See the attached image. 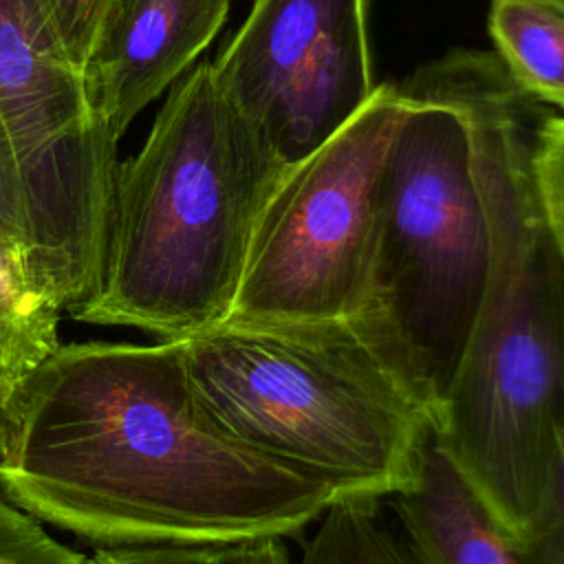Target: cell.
<instances>
[{
	"label": "cell",
	"instance_id": "6da1fadb",
	"mask_svg": "<svg viewBox=\"0 0 564 564\" xmlns=\"http://www.w3.org/2000/svg\"><path fill=\"white\" fill-rule=\"evenodd\" d=\"M7 414L4 498L95 546L289 538L346 498L223 434L181 339L59 344Z\"/></svg>",
	"mask_w": 564,
	"mask_h": 564
},
{
	"label": "cell",
	"instance_id": "7a4b0ae2",
	"mask_svg": "<svg viewBox=\"0 0 564 564\" xmlns=\"http://www.w3.org/2000/svg\"><path fill=\"white\" fill-rule=\"evenodd\" d=\"M399 88L449 104L467 130L489 271L432 441L516 546L542 507L564 412V245L538 176L553 108L487 51H449Z\"/></svg>",
	"mask_w": 564,
	"mask_h": 564
},
{
	"label": "cell",
	"instance_id": "3957f363",
	"mask_svg": "<svg viewBox=\"0 0 564 564\" xmlns=\"http://www.w3.org/2000/svg\"><path fill=\"white\" fill-rule=\"evenodd\" d=\"M192 392L236 443L344 496L408 491L436 410L375 300L324 319L223 322L181 339Z\"/></svg>",
	"mask_w": 564,
	"mask_h": 564
},
{
	"label": "cell",
	"instance_id": "277c9868",
	"mask_svg": "<svg viewBox=\"0 0 564 564\" xmlns=\"http://www.w3.org/2000/svg\"><path fill=\"white\" fill-rule=\"evenodd\" d=\"M286 170L218 88L209 62L189 70L141 150L117 165L101 280L70 317L154 339L223 324Z\"/></svg>",
	"mask_w": 564,
	"mask_h": 564
},
{
	"label": "cell",
	"instance_id": "5b68a950",
	"mask_svg": "<svg viewBox=\"0 0 564 564\" xmlns=\"http://www.w3.org/2000/svg\"><path fill=\"white\" fill-rule=\"evenodd\" d=\"M401 95L379 176L375 300L438 410L487 282L489 229L460 115Z\"/></svg>",
	"mask_w": 564,
	"mask_h": 564
},
{
	"label": "cell",
	"instance_id": "8992f818",
	"mask_svg": "<svg viewBox=\"0 0 564 564\" xmlns=\"http://www.w3.org/2000/svg\"><path fill=\"white\" fill-rule=\"evenodd\" d=\"M0 108L22 174L26 267L70 311L101 280L117 141L35 0H0Z\"/></svg>",
	"mask_w": 564,
	"mask_h": 564
},
{
	"label": "cell",
	"instance_id": "52a82bcc",
	"mask_svg": "<svg viewBox=\"0 0 564 564\" xmlns=\"http://www.w3.org/2000/svg\"><path fill=\"white\" fill-rule=\"evenodd\" d=\"M403 106L401 90L381 84L341 132L289 165L225 322L344 317L375 302L379 176Z\"/></svg>",
	"mask_w": 564,
	"mask_h": 564
},
{
	"label": "cell",
	"instance_id": "ba28073f",
	"mask_svg": "<svg viewBox=\"0 0 564 564\" xmlns=\"http://www.w3.org/2000/svg\"><path fill=\"white\" fill-rule=\"evenodd\" d=\"M225 97L293 165L372 99L368 0H253L209 62Z\"/></svg>",
	"mask_w": 564,
	"mask_h": 564
},
{
	"label": "cell",
	"instance_id": "9c48e42d",
	"mask_svg": "<svg viewBox=\"0 0 564 564\" xmlns=\"http://www.w3.org/2000/svg\"><path fill=\"white\" fill-rule=\"evenodd\" d=\"M231 0H106L82 68L93 117L119 143L212 44Z\"/></svg>",
	"mask_w": 564,
	"mask_h": 564
},
{
	"label": "cell",
	"instance_id": "30bf717a",
	"mask_svg": "<svg viewBox=\"0 0 564 564\" xmlns=\"http://www.w3.org/2000/svg\"><path fill=\"white\" fill-rule=\"evenodd\" d=\"M390 500L414 564H531L434 441L423 452L416 482Z\"/></svg>",
	"mask_w": 564,
	"mask_h": 564
},
{
	"label": "cell",
	"instance_id": "8fae6325",
	"mask_svg": "<svg viewBox=\"0 0 564 564\" xmlns=\"http://www.w3.org/2000/svg\"><path fill=\"white\" fill-rule=\"evenodd\" d=\"M62 306L40 286L22 251L0 242V405L59 348Z\"/></svg>",
	"mask_w": 564,
	"mask_h": 564
},
{
	"label": "cell",
	"instance_id": "7c38bea8",
	"mask_svg": "<svg viewBox=\"0 0 564 564\" xmlns=\"http://www.w3.org/2000/svg\"><path fill=\"white\" fill-rule=\"evenodd\" d=\"M487 26L511 79L564 115V11L546 0H491Z\"/></svg>",
	"mask_w": 564,
	"mask_h": 564
},
{
	"label": "cell",
	"instance_id": "4fadbf2b",
	"mask_svg": "<svg viewBox=\"0 0 564 564\" xmlns=\"http://www.w3.org/2000/svg\"><path fill=\"white\" fill-rule=\"evenodd\" d=\"M295 564H414L408 549L386 527L379 498L346 496L319 518Z\"/></svg>",
	"mask_w": 564,
	"mask_h": 564
},
{
	"label": "cell",
	"instance_id": "5bb4252c",
	"mask_svg": "<svg viewBox=\"0 0 564 564\" xmlns=\"http://www.w3.org/2000/svg\"><path fill=\"white\" fill-rule=\"evenodd\" d=\"M86 564H295L284 538H247L196 544L95 546Z\"/></svg>",
	"mask_w": 564,
	"mask_h": 564
},
{
	"label": "cell",
	"instance_id": "9a60e30c",
	"mask_svg": "<svg viewBox=\"0 0 564 564\" xmlns=\"http://www.w3.org/2000/svg\"><path fill=\"white\" fill-rule=\"evenodd\" d=\"M516 549L531 564H564V412L557 425L542 507Z\"/></svg>",
	"mask_w": 564,
	"mask_h": 564
},
{
	"label": "cell",
	"instance_id": "2e32d148",
	"mask_svg": "<svg viewBox=\"0 0 564 564\" xmlns=\"http://www.w3.org/2000/svg\"><path fill=\"white\" fill-rule=\"evenodd\" d=\"M106 0H35L64 57L82 77Z\"/></svg>",
	"mask_w": 564,
	"mask_h": 564
},
{
	"label": "cell",
	"instance_id": "e0dca14e",
	"mask_svg": "<svg viewBox=\"0 0 564 564\" xmlns=\"http://www.w3.org/2000/svg\"><path fill=\"white\" fill-rule=\"evenodd\" d=\"M0 242L24 253L26 216L18 152L0 108Z\"/></svg>",
	"mask_w": 564,
	"mask_h": 564
},
{
	"label": "cell",
	"instance_id": "ac0fdd59",
	"mask_svg": "<svg viewBox=\"0 0 564 564\" xmlns=\"http://www.w3.org/2000/svg\"><path fill=\"white\" fill-rule=\"evenodd\" d=\"M538 176L553 227L564 245V115L551 112L540 132Z\"/></svg>",
	"mask_w": 564,
	"mask_h": 564
},
{
	"label": "cell",
	"instance_id": "d6986e66",
	"mask_svg": "<svg viewBox=\"0 0 564 564\" xmlns=\"http://www.w3.org/2000/svg\"><path fill=\"white\" fill-rule=\"evenodd\" d=\"M88 555L40 531L18 544L0 549V564H86Z\"/></svg>",
	"mask_w": 564,
	"mask_h": 564
},
{
	"label": "cell",
	"instance_id": "ffe728a7",
	"mask_svg": "<svg viewBox=\"0 0 564 564\" xmlns=\"http://www.w3.org/2000/svg\"><path fill=\"white\" fill-rule=\"evenodd\" d=\"M40 531H44L40 520L24 513L15 505L0 500V549L18 544Z\"/></svg>",
	"mask_w": 564,
	"mask_h": 564
},
{
	"label": "cell",
	"instance_id": "44dd1931",
	"mask_svg": "<svg viewBox=\"0 0 564 564\" xmlns=\"http://www.w3.org/2000/svg\"><path fill=\"white\" fill-rule=\"evenodd\" d=\"M7 410L0 405V454L4 449V441H7Z\"/></svg>",
	"mask_w": 564,
	"mask_h": 564
},
{
	"label": "cell",
	"instance_id": "7402d4cb",
	"mask_svg": "<svg viewBox=\"0 0 564 564\" xmlns=\"http://www.w3.org/2000/svg\"><path fill=\"white\" fill-rule=\"evenodd\" d=\"M549 4H553V7H557L560 11H564V0H546Z\"/></svg>",
	"mask_w": 564,
	"mask_h": 564
}]
</instances>
